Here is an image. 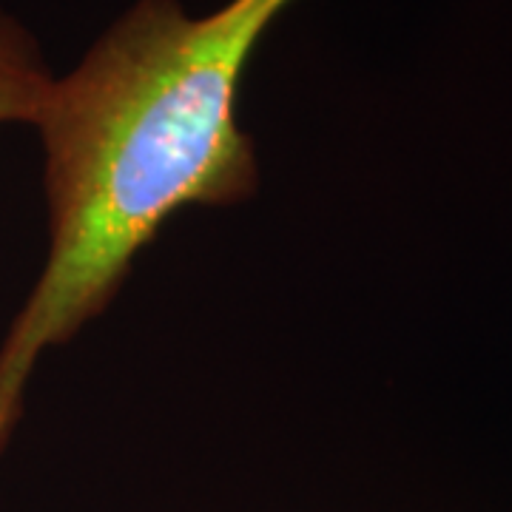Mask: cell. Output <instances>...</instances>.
Returning <instances> with one entry per match:
<instances>
[{
    "instance_id": "1",
    "label": "cell",
    "mask_w": 512,
    "mask_h": 512,
    "mask_svg": "<svg viewBox=\"0 0 512 512\" xmlns=\"http://www.w3.org/2000/svg\"><path fill=\"white\" fill-rule=\"evenodd\" d=\"M293 0H228L205 18L137 0L80 66L55 77L32 126L43 143L49 254L0 342V456L46 350L72 342L128 279L134 256L188 205L259 191L237 100L256 43Z\"/></svg>"
},
{
    "instance_id": "2",
    "label": "cell",
    "mask_w": 512,
    "mask_h": 512,
    "mask_svg": "<svg viewBox=\"0 0 512 512\" xmlns=\"http://www.w3.org/2000/svg\"><path fill=\"white\" fill-rule=\"evenodd\" d=\"M37 40L18 20L0 12V126L35 123L52 86Z\"/></svg>"
}]
</instances>
